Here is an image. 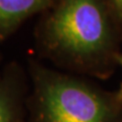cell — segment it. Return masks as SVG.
Returning a JSON list of instances; mask_svg holds the SVG:
<instances>
[{
	"instance_id": "2",
	"label": "cell",
	"mask_w": 122,
	"mask_h": 122,
	"mask_svg": "<svg viewBox=\"0 0 122 122\" xmlns=\"http://www.w3.org/2000/svg\"><path fill=\"white\" fill-rule=\"evenodd\" d=\"M26 122H122V101L83 77L32 63Z\"/></svg>"
},
{
	"instance_id": "5",
	"label": "cell",
	"mask_w": 122,
	"mask_h": 122,
	"mask_svg": "<svg viewBox=\"0 0 122 122\" xmlns=\"http://www.w3.org/2000/svg\"><path fill=\"white\" fill-rule=\"evenodd\" d=\"M108 3L114 14L122 20V0H108Z\"/></svg>"
},
{
	"instance_id": "6",
	"label": "cell",
	"mask_w": 122,
	"mask_h": 122,
	"mask_svg": "<svg viewBox=\"0 0 122 122\" xmlns=\"http://www.w3.org/2000/svg\"><path fill=\"white\" fill-rule=\"evenodd\" d=\"M116 60H117V63H118V64H120V65L122 66V54H118V56H117ZM116 93H117V96H118V98H119L120 100L122 101V82H121L120 89L118 90V91L116 92Z\"/></svg>"
},
{
	"instance_id": "4",
	"label": "cell",
	"mask_w": 122,
	"mask_h": 122,
	"mask_svg": "<svg viewBox=\"0 0 122 122\" xmlns=\"http://www.w3.org/2000/svg\"><path fill=\"white\" fill-rule=\"evenodd\" d=\"M54 0H0V40L30 15L50 7Z\"/></svg>"
},
{
	"instance_id": "1",
	"label": "cell",
	"mask_w": 122,
	"mask_h": 122,
	"mask_svg": "<svg viewBox=\"0 0 122 122\" xmlns=\"http://www.w3.org/2000/svg\"><path fill=\"white\" fill-rule=\"evenodd\" d=\"M111 11L106 0H58L43 26L46 54L75 72L107 77L119 54Z\"/></svg>"
},
{
	"instance_id": "3",
	"label": "cell",
	"mask_w": 122,
	"mask_h": 122,
	"mask_svg": "<svg viewBox=\"0 0 122 122\" xmlns=\"http://www.w3.org/2000/svg\"><path fill=\"white\" fill-rule=\"evenodd\" d=\"M26 103L21 71L10 66L0 76V122H26Z\"/></svg>"
}]
</instances>
